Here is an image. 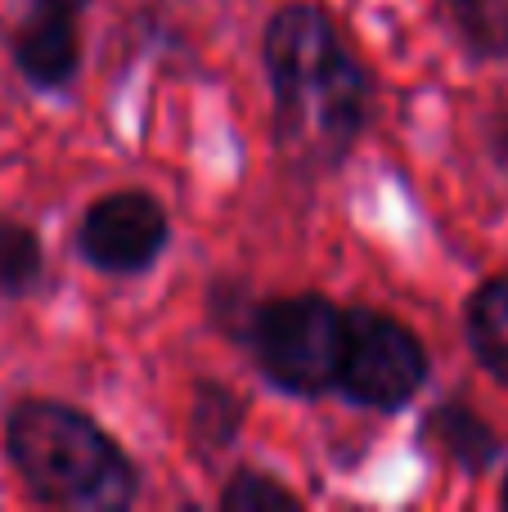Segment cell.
I'll return each mask as SVG.
<instances>
[{"instance_id":"obj_1","label":"cell","mask_w":508,"mask_h":512,"mask_svg":"<svg viewBox=\"0 0 508 512\" xmlns=\"http://www.w3.org/2000/svg\"><path fill=\"white\" fill-rule=\"evenodd\" d=\"M261 63L275 99V153L297 176L338 171L369 126L374 77L333 14L315 0L279 5L261 32Z\"/></svg>"},{"instance_id":"obj_5","label":"cell","mask_w":508,"mask_h":512,"mask_svg":"<svg viewBox=\"0 0 508 512\" xmlns=\"http://www.w3.org/2000/svg\"><path fill=\"white\" fill-rule=\"evenodd\" d=\"M171 243V216L149 189H113L81 212L72 252L99 274L131 279L149 274Z\"/></svg>"},{"instance_id":"obj_8","label":"cell","mask_w":508,"mask_h":512,"mask_svg":"<svg viewBox=\"0 0 508 512\" xmlns=\"http://www.w3.org/2000/svg\"><path fill=\"white\" fill-rule=\"evenodd\" d=\"M464 337L486 373L508 387V274H491L464 306Z\"/></svg>"},{"instance_id":"obj_12","label":"cell","mask_w":508,"mask_h":512,"mask_svg":"<svg viewBox=\"0 0 508 512\" xmlns=\"http://www.w3.org/2000/svg\"><path fill=\"white\" fill-rule=\"evenodd\" d=\"M450 14L477 59H508V0H450Z\"/></svg>"},{"instance_id":"obj_9","label":"cell","mask_w":508,"mask_h":512,"mask_svg":"<svg viewBox=\"0 0 508 512\" xmlns=\"http://www.w3.org/2000/svg\"><path fill=\"white\" fill-rule=\"evenodd\" d=\"M243 423H248V405H243L239 391H230L216 378H198L194 396H189V445H194L198 459H212L225 454L239 441Z\"/></svg>"},{"instance_id":"obj_15","label":"cell","mask_w":508,"mask_h":512,"mask_svg":"<svg viewBox=\"0 0 508 512\" xmlns=\"http://www.w3.org/2000/svg\"><path fill=\"white\" fill-rule=\"evenodd\" d=\"M54 5H68V9H77V14H81V9H86L90 0H54Z\"/></svg>"},{"instance_id":"obj_13","label":"cell","mask_w":508,"mask_h":512,"mask_svg":"<svg viewBox=\"0 0 508 512\" xmlns=\"http://www.w3.org/2000/svg\"><path fill=\"white\" fill-rule=\"evenodd\" d=\"M252 310H257V301H252L248 283H239V279H216L212 292H207V315H212V324L221 328L225 337H234V342L248 337Z\"/></svg>"},{"instance_id":"obj_14","label":"cell","mask_w":508,"mask_h":512,"mask_svg":"<svg viewBox=\"0 0 508 512\" xmlns=\"http://www.w3.org/2000/svg\"><path fill=\"white\" fill-rule=\"evenodd\" d=\"M486 144H491V158H495V167L508 171V104H504L500 113L491 117V126H486Z\"/></svg>"},{"instance_id":"obj_4","label":"cell","mask_w":508,"mask_h":512,"mask_svg":"<svg viewBox=\"0 0 508 512\" xmlns=\"http://www.w3.org/2000/svg\"><path fill=\"white\" fill-rule=\"evenodd\" d=\"M428 346L405 319L374 306H347L338 391L369 414H401L428 387Z\"/></svg>"},{"instance_id":"obj_3","label":"cell","mask_w":508,"mask_h":512,"mask_svg":"<svg viewBox=\"0 0 508 512\" xmlns=\"http://www.w3.org/2000/svg\"><path fill=\"white\" fill-rule=\"evenodd\" d=\"M342 337H347V310L338 301L324 292H293L257 301L243 346L275 391L320 400L324 391H338Z\"/></svg>"},{"instance_id":"obj_6","label":"cell","mask_w":508,"mask_h":512,"mask_svg":"<svg viewBox=\"0 0 508 512\" xmlns=\"http://www.w3.org/2000/svg\"><path fill=\"white\" fill-rule=\"evenodd\" d=\"M77 9L54 5V0H32L14 27H9V59L18 77L36 95H63L81 72V32Z\"/></svg>"},{"instance_id":"obj_2","label":"cell","mask_w":508,"mask_h":512,"mask_svg":"<svg viewBox=\"0 0 508 512\" xmlns=\"http://www.w3.org/2000/svg\"><path fill=\"white\" fill-rule=\"evenodd\" d=\"M0 445L41 508L122 512L140 499V472L113 432L54 396H23L0 423Z\"/></svg>"},{"instance_id":"obj_11","label":"cell","mask_w":508,"mask_h":512,"mask_svg":"<svg viewBox=\"0 0 508 512\" xmlns=\"http://www.w3.org/2000/svg\"><path fill=\"white\" fill-rule=\"evenodd\" d=\"M216 508L221 512H302L306 499L261 468H234L225 477L221 495H216Z\"/></svg>"},{"instance_id":"obj_16","label":"cell","mask_w":508,"mask_h":512,"mask_svg":"<svg viewBox=\"0 0 508 512\" xmlns=\"http://www.w3.org/2000/svg\"><path fill=\"white\" fill-rule=\"evenodd\" d=\"M500 508L508 512V472H504V486H500Z\"/></svg>"},{"instance_id":"obj_7","label":"cell","mask_w":508,"mask_h":512,"mask_svg":"<svg viewBox=\"0 0 508 512\" xmlns=\"http://www.w3.org/2000/svg\"><path fill=\"white\" fill-rule=\"evenodd\" d=\"M419 441L432 445L450 468H459L464 477H486L504 463V436L468 405L464 396H446L423 414L419 423Z\"/></svg>"},{"instance_id":"obj_10","label":"cell","mask_w":508,"mask_h":512,"mask_svg":"<svg viewBox=\"0 0 508 512\" xmlns=\"http://www.w3.org/2000/svg\"><path fill=\"white\" fill-rule=\"evenodd\" d=\"M45 279V248L32 225L0 212V306L32 297Z\"/></svg>"}]
</instances>
